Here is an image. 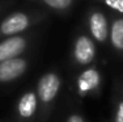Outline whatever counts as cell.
I'll return each mask as SVG.
<instances>
[{"mask_svg": "<svg viewBox=\"0 0 123 122\" xmlns=\"http://www.w3.org/2000/svg\"><path fill=\"white\" fill-rule=\"evenodd\" d=\"M26 41L22 37H9L0 42V63L9 59H14L24 51Z\"/></svg>", "mask_w": 123, "mask_h": 122, "instance_id": "cell-3", "label": "cell"}, {"mask_svg": "<svg viewBox=\"0 0 123 122\" xmlns=\"http://www.w3.org/2000/svg\"><path fill=\"white\" fill-rule=\"evenodd\" d=\"M67 122H84V120H83V117L79 116V114H72L68 117V121Z\"/></svg>", "mask_w": 123, "mask_h": 122, "instance_id": "cell-12", "label": "cell"}, {"mask_svg": "<svg viewBox=\"0 0 123 122\" xmlns=\"http://www.w3.org/2000/svg\"><path fill=\"white\" fill-rule=\"evenodd\" d=\"M29 26V17L25 13L17 12L11 14L9 17L3 21L1 26H0V32L5 36H13L20 32L25 30Z\"/></svg>", "mask_w": 123, "mask_h": 122, "instance_id": "cell-4", "label": "cell"}, {"mask_svg": "<svg viewBox=\"0 0 123 122\" xmlns=\"http://www.w3.org/2000/svg\"><path fill=\"white\" fill-rule=\"evenodd\" d=\"M96 49L92 39L86 36H80L75 43V58L80 64H89L93 60Z\"/></svg>", "mask_w": 123, "mask_h": 122, "instance_id": "cell-5", "label": "cell"}, {"mask_svg": "<svg viewBox=\"0 0 123 122\" xmlns=\"http://www.w3.org/2000/svg\"><path fill=\"white\" fill-rule=\"evenodd\" d=\"M26 70V62L21 58H14L0 63V81L14 80L20 77Z\"/></svg>", "mask_w": 123, "mask_h": 122, "instance_id": "cell-2", "label": "cell"}, {"mask_svg": "<svg viewBox=\"0 0 123 122\" xmlns=\"http://www.w3.org/2000/svg\"><path fill=\"white\" fill-rule=\"evenodd\" d=\"M90 25V32H92L93 37H94L99 42H104L107 38V21L105 16L99 12L92 13L89 20Z\"/></svg>", "mask_w": 123, "mask_h": 122, "instance_id": "cell-6", "label": "cell"}, {"mask_svg": "<svg viewBox=\"0 0 123 122\" xmlns=\"http://www.w3.org/2000/svg\"><path fill=\"white\" fill-rule=\"evenodd\" d=\"M115 122H123V101L119 103L118 110H117V116H115Z\"/></svg>", "mask_w": 123, "mask_h": 122, "instance_id": "cell-11", "label": "cell"}, {"mask_svg": "<svg viewBox=\"0 0 123 122\" xmlns=\"http://www.w3.org/2000/svg\"><path fill=\"white\" fill-rule=\"evenodd\" d=\"M111 42L118 50H123V19H118L113 22Z\"/></svg>", "mask_w": 123, "mask_h": 122, "instance_id": "cell-8", "label": "cell"}, {"mask_svg": "<svg viewBox=\"0 0 123 122\" xmlns=\"http://www.w3.org/2000/svg\"><path fill=\"white\" fill-rule=\"evenodd\" d=\"M18 114L22 118H30L37 110V96L33 92H28L20 98L18 105H17Z\"/></svg>", "mask_w": 123, "mask_h": 122, "instance_id": "cell-7", "label": "cell"}, {"mask_svg": "<svg viewBox=\"0 0 123 122\" xmlns=\"http://www.w3.org/2000/svg\"><path fill=\"white\" fill-rule=\"evenodd\" d=\"M105 3L118 12H123V0H105Z\"/></svg>", "mask_w": 123, "mask_h": 122, "instance_id": "cell-10", "label": "cell"}, {"mask_svg": "<svg viewBox=\"0 0 123 122\" xmlns=\"http://www.w3.org/2000/svg\"><path fill=\"white\" fill-rule=\"evenodd\" d=\"M60 88V79L55 74H46L38 81V96L43 103H50L55 98Z\"/></svg>", "mask_w": 123, "mask_h": 122, "instance_id": "cell-1", "label": "cell"}, {"mask_svg": "<svg viewBox=\"0 0 123 122\" xmlns=\"http://www.w3.org/2000/svg\"><path fill=\"white\" fill-rule=\"evenodd\" d=\"M43 1L54 9H66L72 4V0H43Z\"/></svg>", "mask_w": 123, "mask_h": 122, "instance_id": "cell-9", "label": "cell"}]
</instances>
